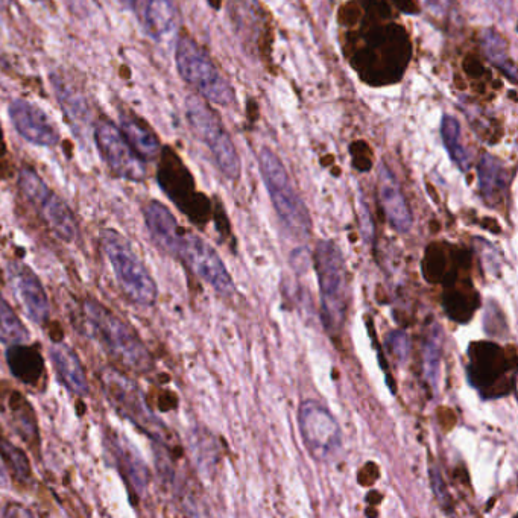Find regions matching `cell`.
<instances>
[{
  "label": "cell",
  "instance_id": "obj_1",
  "mask_svg": "<svg viewBox=\"0 0 518 518\" xmlns=\"http://www.w3.org/2000/svg\"><path fill=\"white\" fill-rule=\"evenodd\" d=\"M83 320L90 338L95 339L117 365L133 373L151 370L152 357L139 333L113 310L98 301L86 300Z\"/></svg>",
  "mask_w": 518,
  "mask_h": 518
},
{
  "label": "cell",
  "instance_id": "obj_2",
  "mask_svg": "<svg viewBox=\"0 0 518 518\" xmlns=\"http://www.w3.org/2000/svg\"><path fill=\"white\" fill-rule=\"evenodd\" d=\"M315 269L321 298V320L327 333L335 336L344 329L348 312V269L341 248L330 241L318 242Z\"/></svg>",
  "mask_w": 518,
  "mask_h": 518
},
{
  "label": "cell",
  "instance_id": "obj_3",
  "mask_svg": "<svg viewBox=\"0 0 518 518\" xmlns=\"http://www.w3.org/2000/svg\"><path fill=\"white\" fill-rule=\"evenodd\" d=\"M259 168L278 219L289 234L306 241L312 234V218L300 193L278 155L269 148L260 149Z\"/></svg>",
  "mask_w": 518,
  "mask_h": 518
},
{
  "label": "cell",
  "instance_id": "obj_4",
  "mask_svg": "<svg viewBox=\"0 0 518 518\" xmlns=\"http://www.w3.org/2000/svg\"><path fill=\"white\" fill-rule=\"evenodd\" d=\"M101 244L125 297L139 306H152L157 301V285L127 239L117 231L105 230L101 234Z\"/></svg>",
  "mask_w": 518,
  "mask_h": 518
},
{
  "label": "cell",
  "instance_id": "obj_5",
  "mask_svg": "<svg viewBox=\"0 0 518 518\" xmlns=\"http://www.w3.org/2000/svg\"><path fill=\"white\" fill-rule=\"evenodd\" d=\"M175 63L181 78L206 101L219 107H230L236 102V95L228 79L222 76L209 54L192 38H178Z\"/></svg>",
  "mask_w": 518,
  "mask_h": 518
},
{
  "label": "cell",
  "instance_id": "obj_6",
  "mask_svg": "<svg viewBox=\"0 0 518 518\" xmlns=\"http://www.w3.org/2000/svg\"><path fill=\"white\" fill-rule=\"evenodd\" d=\"M186 117L193 134L209 148L222 175L231 181L239 180L241 158L218 114L204 99L190 95L186 99Z\"/></svg>",
  "mask_w": 518,
  "mask_h": 518
},
{
  "label": "cell",
  "instance_id": "obj_7",
  "mask_svg": "<svg viewBox=\"0 0 518 518\" xmlns=\"http://www.w3.org/2000/svg\"><path fill=\"white\" fill-rule=\"evenodd\" d=\"M19 189L29 204L37 210L40 218L60 239L66 242H75L79 239V224L75 213L64 203V199L49 189L48 184L34 169L28 166L20 169Z\"/></svg>",
  "mask_w": 518,
  "mask_h": 518
},
{
  "label": "cell",
  "instance_id": "obj_8",
  "mask_svg": "<svg viewBox=\"0 0 518 518\" xmlns=\"http://www.w3.org/2000/svg\"><path fill=\"white\" fill-rule=\"evenodd\" d=\"M301 438L310 455L320 462H332L342 450V430L332 412L316 400H304L298 409Z\"/></svg>",
  "mask_w": 518,
  "mask_h": 518
},
{
  "label": "cell",
  "instance_id": "obj_9",
  "mask_svg": "<svg viewBox=\"0 0 518 518\" xmlns=\"http://www.w3.org/2000/svg\"><path fill=\"white\" fill-rule=\"evenodd\" d=\"M102 383L108 400L119 414L136 424L146 435L151 436L152 440L163 441L162 424L158 423L157 418L149 411L142 392L130 377L122 376L117 371H104Z\"/></svg>",
  "mask_w": 518,
  "mask_h": 518
},
{
  "label": "cell",
  "instance_id": "obj_10",
  "mask_svg": "<svg viewBox=\"0 0 518 518\" xmlns=\"http://www.w3.org/2000/svg\"><path fill=\"white\" fill-rule=\"evenodd\" d=\"M177 257H180L201 280L219 295L230 297L234 292L233 278L225 268L219 254L212 245L193 233H184L178 248Z\"/></svg>",
  "mask_w": 518,
  "mask_h": 518
},
{
  "label": "cell",
  "instance_id": "obj_11",
  "mask_svg": "<svg viewBox=\"0 0 518 518\" xmlns=\"http://www.w3.org/2000/svg\"><path fill=\"white\" fill-rule=\"evenodd\" d=\"M93 134L99 154L114 175L134 183L145 180V160L131 148L121 130L110 122H99Z\"/></svg>",
  "mask_w": 518,
  "mask_h": 518
},
{
  "label": "cell",
  "instance_id": "obj_12",
  "mask_svg": "<svg viewBox=\"0 0 518 518\" xmlns=\"http://www.w3.org/2000/svg\"><path fill=\"white\" fill-rule=\"evenodd\" d=\"M13 127L26 142L35 146L54 148L60 142V133L51 117L26 99H14L8 107Z\"/></svg>",
  "mask_w": 518,
  "mask_h": 518
},
{
  "label": "cell",
  "instance_id": "obj_13",
  "mask_svg": "<svg viewBox=\"0 0 518 518\" xmlns=\"http://www.w3.org/2000/svg\"><path fill=\"white\" fill-rule=\"evenodd\" d=\"M8 278L14 297L25 310L29 320L35 324H45L49 320V300L40 278L32 269L22 263H10Z\"/></svg>",
  "mask_w": 518,
  "mask_h": 518
},
{
  "label": "cell",
  "instance_id": "obj_14",
  "mask_svg": "<svg viewBox=\"0 0 518 518\" xmlns=\"http://www.w3.org/2000/svg\"><path fill=\"white\" fill-rule=\"evenodd\" d=\"M105 446L128 488L137 496H143L148 490L149 471L136 447L113 429L105 433Z\"/></svg>",
  "mask_w": 518,
  "mask_h": 518
},
{
  "label": "cell",
  "instance_id": "obj_15",
  "mask_svg": "<svg viewBox=\"0 0 518 518\" xmlns=\"http://www.w3.org/2000/svg\"><path fill=\"white\" fill-rule=\"evenodd\" d=\"M162 160V166L158 168V184L189 218L196 221L199 210L193 195L192 177L181 165L180 158L169 149L163 151Z\"/></svg>",
  "mask_w": 518,
  "mask_h": 518
},
{
  "label": "cell",
  "instance_id": "obj_16",
  "mask_svg": "<svg viewBox=\"0 0 518 518\" xmlns=\"http://www.w3.org/2000/svg\"><path fill=\"white\" fill-rule=\"evenodd\" d=\"M379 199L389 225L397 233H409L414 225V216L402 186L386 163L379 166Z\"/></svg>",
  "mask_w": 518,
  "mask_h": 518
},
{
  "label": "cell",
  "instance_id": "obj_17",
  "mask_svg": "<svg viewBox=\"0 0 518 518\" xmlns=\"http://www.w3.org/2000/svg\"><path fill=\"white\" fill-rule=\"evenodd\" d=\"M145 222L152 241L157 244V247L177 257L184 233L171 210L165 204L151 201L145 207Z\"/></svg>",
  "mask_w": 518,
  "mask_h": 518
},
{
  "label": "cell",
  "instance_id": "obj_18",
  "mask_svg": "<svg viewBox=\"0 0 518 518\" xmlns=\"http://www.w3.org/2000/svg\"><path fill=\"white\" fill-rule=\"evenodd\" d=\"M51 359L58 379L72 394H89L86 371L79 361L78 354L72 348L67 347L66 344H55L51 348Z\"/></svg>",
  "mask_w": 518,
  "mask_h": 518
},
{
  "label": "cell",
  "instance_id": "obj_19",
  "mask_svg": "<svg viewBox=\"0 0 518 518\" xmlns=\"http://www.w3.org/2000/svg\"><path fill=\"white\" fill-rule=\"evenodd\" d=\"M7 364L17 380L34 388L45 376V361L37 345H10L7 351Z\"/></svg>",
  "mask_w": 518,
  "mask_h": 518
},
{
  "label": "cell",
  "instance_id": "obj_20",
  "mask_svg": "<svg viewBox=\"0 0 518 518\" xmlns=\"http://www.w3.org/2000/svg\"><path fill=\"white\" fill-rule=\"evenodd\" d=\"M143 25L146 34L155 42H163L175 34L178 28V10L174 0H146Z\"/></svg>",
  "mask_w": 518,
  "mask_h": 518
},
{
  "label": "cell",
  "instance_id": "obj_21",
  "mask_svg": "<svg viewBox=\"0 0 518 518\" xmlns=\"http://www.w3.org/2000/svg\"><path fill=\"white\" fill-rule=\"evenodd\" d=\"M119 121H121V133L124 134L131 148H133L145 162L146 160L151 162V160H155L158 155L162 154L160 140H158L154 131H152L145 122L140 121L139 117L127 113V111H121Z\"/></svg>",
  "mask_w": 518,
  "mask_h": 518
},
{
  "label": "cell",
  "instance_id": "obj_22",
  "mask_svg": "<svg viewBox=\"0 0 518 518\" xmlns=\"http://www.w3.org/2000/svg\"><path fill=\"white\" fill-rule=\"evenodd\" d=\"M477 177H479V190L485 203L490 206L499 203V199L508 187V171L505 165L490 152H484L477 163Z\"/></svg>",
  "mask_w": 518,
  "mask_h": 518
},
{
  "label": "cell",
  "instance_id": "obj_23",
  "mask_svg": "<svg viewBox=\"0 0 518 518\" xmlns=\"http://www.w3.org/2000/svg\"><path fill=\"white\" fill-rule=\"evenodd\" d=\"M51 81L54 84L58 102L66 113L70 125H75L76 131H79L81 127H86L90 121V110L83 93L75 89L69 81H66L63 76L57 75V73L51 76Z\"/></svg>",
  "mask_w": 518,
  "mask_h": 518
},
{
  "label": "cell",
  "instance_id": "obj_24",
  "mask_svg": "<svg viewBox=\"0 0 518 518\" xmlns=\"http://www.w3.org/2000/svg\"><path fill=\"white\" fill-rule=\"evenodd\" d=\"M482 48L490 63H493L503 75L508 76L512 83H517V67L509 57L505 38L494 29H487L482 35Z\"/></svg>",
  "mask_w": 518,
  "mask_h": 518
},
{
  "label": "cell",
  "instance_id": "obj_25",
  "mask_svg": "<svg viewBox=\"0 0 518 518\" xmlns=\"http://www.w3.org/2000/svg\"><path fill=\"white\" fill-rule=\"evenodd\" d=\"M8 406H10L11 423H13L17 435L23 441L34 444L38 436L37 420H35L34 411H32L29 403L22 397V394L13 392Z\"/></svg>",
  "mask_w": 518,
  "mask_h": 518
},
{
  "label": "cell",
  "instance_id": "obj_26",
  "mask_svg": "<svg viewBox=\"0 0 518 518\" xmlns=\"http://www.w3.org/2000/svg\"><path fill=\"white\" fill-rule=\"evenodd\" d=\"M444 332L440 326H433L424 342L423 376L432 388L438 386L441 357H443Z\"/></svg>",
  "mask_w": 518,
  "mask_h": 518
},
{
  "label": "cell",
  "instance_id": "obj_27",
  "mask_svg": "<svg viewBox=\"0 0 518 518\" xmlns=\"http://www.w3.org/2000/svg\"><path fill=\"white\" fill-rule=\"evenodd\" d=\"M441 136H443L444 146L449 152L455 165L461 169L462 172H468L470 169V157H468L467 149H465L464 142H462L461 125L458 119L453 116L443 117V124H441Z\"/></svg>",
  "mask_w": 518,
  "mask_h": 518
},
{
  "label": "cell",
  "instance_id": "obj_28",
  "mask_svg": "<svg viewBox=\"0 0 518 518\" xmlns=\"http://www.w3.org/2000/svg\"><path fill=\"white\" fill-rule=\"evenodd\" d=\"M29 330L23 326L19 315L0 294V342L7 345L26 344Z\"/></svg>",
  "mask_w": 518,
  "mask_h": 518
},
{
  "label": "cell",
  "instance_id": "obj_29",
  "mask_svg": "<svg viewBox=\"0 0 518 518\" xmlns=\"http://www.w3.org/2000/svg\"><path fill=\"white\" fill-rule=\"evenodd\" d=\"M0 458L4 461L5 467L13 471L17 481L22 482V484L31 481L32 468L28 456L22 449L13 446L5 438H0Z\"/></svg>",
  "mask_w": 518,
  "mask_h": 518
},
{
  "label": "cell",
  "instance_id": "obj_30",
  "mask_svg": "<svg viewBox=\"0 0 518 518\" xmlns=\"http://www.w3.org/2000/svg\"><path fill=\"white\" fill-rule=\"evenodd\" d=\"M386 347L389 353L397 359L398 362L408 361L409 351H411V341L409 336L402 330L391 332L386 338Z\"/></svg>",
  "mask_w": 518,
  "mask_h": 518
},
{
  "label": "cell",
  "instance_id": "obj_31",
  "mask_svg": "<svg viewBox=\"0 0 518 518\" xmlns=\"http://www.w3.org/2000/svg\"><path fill=\"white\" fill-rule=\"evenodd\" d=\"M430 479H432V490L433 494H435L436 500H438V503H440L444 509L449 508V493H447L446 484H444L443 476H441L438 468H432V470H430Z\"/></svg>",
  "mask_w": 518,
  "mask_h": 518
},
{
  "label": "cell",
  "instance_id": "obj_32",
  "mask_svg": "<svg viewBox=\"0 0 518 518\" xmlns=\"http://www.w3.org/2000/svg\"><path fill=\"white\" fill-rule=\"evenodd\" d=\"M0 488H2V490L10 488V474H8L4 461H0Z\"/></svg>",
  "mask_w": 518,
  "mask_h": 518
},
{
  "label": "cell",
  "instance_id": "obj_33",
  "mask_svg": "<svg viewBox=\"0 0 518 518\" xmlns=\"http://www.w3.org/2000/svg\"><path fill=\"white\" fill-rule=\"evenodd\" d=\"M119 4L122 5V7L127 8V10H136L137 7V0H119Z\"/></svg>",
  "mask_w": 518,
  "mask_h": 518
},
{
  "label": "cell",
  "instance_id": "obj_34",
  "mask_svg": "<svg viewBox=\"0 0 518 518\" xmlns=\"http://www.w3.org/2000/svg\"><path fill=\"white\" fill-rule=\"evenodd\" d=\"M426 4L429 5L430 8H436L440 5V0H426Z\"/></svg>",
  "mask_w": 518,
  "mask_h": 518
},
{
  "label": "cell",
  "instance_id": "obj_35",
  "mask_svg": "<svg viewBox=\"0 0 518 518\" xmlns=\"http://www.w3.org/2000/svg\"><path fill=\"white\" fill-rule=\"evenodd\" d=\"M13 0H0V8H7Z\"/></svg>",
  "mask_w": 518,
  "mask_h": 518
},
{
  "label": "cell",
  "instance_id": "obj_36",
  "mask_svg": "<svg viewBox=\"0 0 518 518\" xmlns=\"http://www.w3.org/2000/svg\"><path fill=\"white\" fill-rule=\"evenodd\" d=\"M35 2H38V0H35Z\"/></svg>",
  "mask_w": 518,
  "mask_h": 518
}]
</instances>
